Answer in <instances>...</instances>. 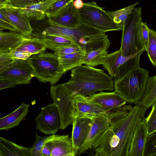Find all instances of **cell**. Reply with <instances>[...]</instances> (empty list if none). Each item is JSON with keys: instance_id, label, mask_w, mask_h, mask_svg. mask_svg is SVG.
<instances>
[{"instance_id": "1", "label": "cell", "mask_w": 156, "mask_h": 156, "mask_svg": "<svg viewBox=\"0 0 156 156\" xmlns=\"http://www.w3.org/2000/svg\"><path fill=\"white\" fill-rule=\"evenodd\" d=\"M147 109L139 105L112 120L110 126L94 144L95 156H128L135 129Z\"/></svg>"}, {"instance_id": "2", "label": "cell", "mask_w": 156, "mask_h": 156, "mask_svg": "<svg viewBox=\"0 0 156 156\" xmlns=\"http://www.w3.org/2000/svg\"><path fill=\"white\" fill-rule=\"evenodd\" d=\"M30 22L32 29L31 38H39L48 35L62 37L79 44L86 52L101 48L108 50L110 45L105 33L81 23L76 27L70 28L49 24L47 21L39 23L30 19Z\"/></svg>"}, {"instance_id": "3", "label": "cell", "mask_w": 156, "mask_h": 156, "mask_svg": "<svg viewBox=\"0 0 156 156\" xmlns=\"http://www.w3.org/2000/svg\"><path fill=\"white\" fill-rule=\"evenodd\" d=\"M71 78L62 85L74 94L90 95L98 91L114 90V81L103 70L86 65L72 69Z\"/></svg>"}, {"instance_id": "4", "label": "cell", "mask_w": 156, "mask_h": 156, "mask_svg": "<svg viewBox=\"0 0 156 156\" xmlns=\"http://www.w3.org/2000/svg\"><path fill=\"white\" fill-rule=\"evenodd\" d=\"M149 71L136 66L114 81L115 91L126 102L137 105L145 90Z\"/></svg>"}, {"instance_id": "5", "label": "cell", "mask_w": 156, "mask_h": 156, "mask_svg": "<svg viewBox=\"0 0 156 156\" xmlns=\"http://www.w3.org/2000/svg\"><path fill=\"white\" fill-rule=\"evenodd\" d=\"M36 78L40 82L55 84L65 73L61 69L58 56L54 53L43 52L32 55L27 60Z\"/></svg>"}, {"instance_id": "6", "label": "cell", "mask_w": 156, "mask_h": 156, "mask_svg": "<svg viewBox=\"0 0 156 156\" xmlns=\"http://www.w3.org/2000/svg\"><path fill=\"white\" fill-rule=\"evenodd\" d=\"M142 11L140 7H135L122 27L121 47V54L127 56L144 50L140 38Z\"/></svg>"}, {"instance_id": "7", "label": "cell", "mask_w": 156, "mask_h": 156, "mask_svg": "<svg viewBox=\"0 0 156 156\" xmlns=\"http://www.w3.org/2000/svg\"><path fill=\"white\" fill-rule=\"evenodd\" d=\"M80 23L105 33L121 30L122 27L115 23L107 11L94 2L84 3L80 9H76Z\"/></svg>"}, {"instance_id": "8", "label": "cell", "mask_w": 156, "mask_h": 156, "mask_svg": "<svg viewBox=\"0 0 156 156\" xmlns=\"http://www.w3.org/2000/svg\"><path fill=\"white\" fill-rule=\"evenodd\" d=\"M50 95L56 106L61 122V129L72 124L75 112L74 94L62 84L51 86Z\"/></svg>"}, {"instance_id": "9", "label": "cell", "mask_w": 156, "mask_h": 156, "mask_svg": "<svg viewBox=\"0 0 156 156\" xmlns=\"http://www.w3.org/2000/svg\"><path fill=\"white\" fill-rule=\"evenodd\" d=\"M141 51L129 56L122 55L120 49L108 54L102 64L113 81L121 77L131 69L140 66Z\"/></svg>"}, {"instance_id": "10", "label": "cell", "mask_w": 156, "mask_h": 156, "mask_svg": "<svg viewBox=\"0 0 156 156\" xmlns=\"http://www.w3.org/2000/svg\"><path fill=\"white\" fill-rule=\"evenodd\" d=\"M75 112L74 115L79 117L92 119L99 116H105L110 121L123 113L126 108L110 112L105 111L100 105L90 100L87 96L74 95Z\"/></svg>"}, {"instance_id": "11", "label": "cell", "mask_w": 156, "mask_h": 156, "mask_svg": "<svg viewBox=\"0 0 156 156\" xmlns=\"http://www.w3.org/2000/svg\"><path fill=\"white\" fill-rule=\"evenodd\" d=\"M35 121L37 129L46 135L55 134L61 129L60 115L56 105L53 103L42 107Z\"/></svg>"}, {"instance_id": "12", "label": "cell", "mask_w": 156, "mask_h": 156, "mask_svg": "<svg viewBox=\"0 0 156 156\" xmlns=\"http://www.w3.org/2000/svg\"><path fill=\"white\" fill-rule=\"evenodd\" d=\"M34 77L33 71L27 60L16 59L0 71V78L15 81L19 84L30 83Z\"/></svg>"}, {"instance_id": "13", "label": "cell", "mask_w": 156, "mask_h": 156, "mask_svg": "<svg viewBox=\"0 0 156 156\" xmlns=\"http://www.w3.org/2000/svg\"><path fill=\"white\" fill-rule=\"evenodd\" d=\"M91 119V126L85 141L78 152L79 155L88 150H91L94 144L110 126V120L105 116H95L93 117Z\"/></svg>"}, {"instance_id": "14", "label": "cell", "mask_w": 156, "mask_h": 156, "mask_svg": "<svg viewBox=\"0 0 156 156\" xmlns=\"http://www.w3.org/2000/svg\"><path fill=\"white\" fill-rule=\"evenodd\" d=\"M0 12L16 27L17 32L27 38H31L32 29L30 19L20 13L16 8L9 4L0 9Z\"/></svg>"}, {"instance_id": "15", "label": "cell", "mask_w": 156, "mask_h": 156, "mask_svg": "<svg viewBox=\"0 0 156 156\" xmlns=\"http://www.w3.org/2000/svg\"><path fill=\"white\" fill-rule=\"evenodd\" d=\"M92 123V119L89 118L74 116L72 123V135L70 138L76 155L86 140Z\"/></svg>"}, {"instance_id": "16", "label": "cell", "mask_w": 156, "mask_h": 156, "mask_svg": "<svg viewBox=\"0 0 156 156\" xmlns=\"http://www.w3.org/2000/svg\"><path fill=\"white\" fill-rule=\"evenodd\" d=\"M73 2L69 3L55 15L48 17L47 22L49 24L70 28L77 27L80 23Z\"/></svg>"}, {"instance_id": "17", "label": "cell", "mask_w": 156, "mask_h": 156, "mask_svg": "<svg viewBox=\"0 0 156 156\" xmlns=\"http://www.w3.org/2000/svg\"><path fill=\"white\" fill-rule=\"evenodd\" d=\"M88 97L91 101L101 105L106 112L122 109L127 106L126 105V102L115 91H100L98 93L89 95Z\"/></svg>"}, {"instance_id": "18", "label": "cell", "mask_w": 156, "mask_h": 156, "mask_svg": "<svg viewBox=\"0 0 156 156\" xmlns=\"http://www.w3.org/2000/svg\"><path fill=\"white\" fill-rule=\"evenodd\" d=\"M45 145L50 150L51 156H75L76 155L71 141L68 135L53 134Z\"/></svg>"}, {"instance_id": "19", "label": "cell", "mask_w": 156, "mask_h": 156, "mask_svg": "<svg viewBox=\"0 0 156 156\" xmlns=\"http://www.w3.org/2000/svg\"><path fill=\"white\" fill-rule=\"evenodd\" d=\"M144 117L136 125L133 135L128 156H144L148 134Z\"/></svg>"}, {"instance_id": "20", "label": "cell", "mask_w": 156, "mask_h": 156, "mask_svg": "<svg viewBox=\"0 0 156 156\" xmlns=\"http://www.w3.org/2000/svg\"><path fill=\"white\" fill-rule=\"evenodd\" d=\"M30 105L22 102L15 110L0 118V130H8L19 126L29 112Z\"/></svg>"}, {"instance_id": "21", "label": "cell", "mask_w": 156, "mask_h": 156, "mask_svg": "<svg viewBox=\"0 0 156 156\" xmlns=\"http://www.w3.org/2000/svg\"><path fill=\"white\" fill-rule=\"evenodd\" d=\"M58 0H43L39 3L21 8H16L19 12L30 19L36 21L44 20L47 9Z\"/></svg>"}, {"instance_id": "22", "label": "cell", "mask_w": 156, "mask_h": 156, "mask_svg": "<svg viewBox=\"0 0 156 156\" xmlns=\"http://www.w3.org/2000/svg\"><path fill=\"white\" fill-rule=\"evenodd\" d=\"M27 38L16 32L0 31V51L10 53Z\"/></svg>"}, {"instance_id": "23", "label": "cell", "mask_w": 156, "mask_h": 156, "mask_svg": "<svg viewBox=\"0 0 156 156\" xmlns=\"http://www.w3.org/2000/svg\"><path fill=\"white\" fill-rule=\"evenodd\" d=\"M31 156V148L19 145L0 136V156Z\"/></svg>"}, {"instance_id": "24", "label": "cell", "mask_w": 156, "mask_h": 156, "mask_svg": "<svg viewBox=\"0 0 156 156\" xmlns=\"http://www.w3.org/2000/svg\"><path fill=\"white\" fill-rule=\"evenodd\" d=\"M86 52L82 49L78 51L64 55L58 56L60 66L65 73L83 65L82 61Z\"/></svg>"}, {"instance_id": "25", "label": "cell", "mask_w": 156, "mask_h": 156, "mask_svg": "<svg viewBox=\"0 0 156 156\" xmlns=\"http://www.w3.org/2000/svg\"><path fill=\"white\" fill-rule=\"evenodd\" d=\"M156 104V76H149L142 98L137 104L147 109Z\"/></svg>"}, {"instance_id": "26", "label": "cell", "mask_w": 156, "mask_h": 156, "mask_svg": "<svg viewBox=\"0 0 156 156\" xmlns=\"http://www.w3.org/2000/svg\"><path fill=\"white\" fill-rule=\"evenodd\" d=\"M46 48V45L40 38H28L15 50L20 51L32 55L44 52Z\"/></svg>"}, {"instance_id": "27", "label": "cell", "mask_w": 156, "mask_h": 156, "mask_svg": "<svg viewBox=\"0 0 156 156\" xmlns=\"http://www.w3.org/2000/svg\"><path fill=\"white\" fill-rule=\"evenodd\" d=\"M108 54L107 50L102 48L87 52L84 55L82 64L93 67L102 65Z\"/></svg>"}, {"instance_id": "28", "label": "cell", "mask_w": 156, "mask_h": 156, "mask_svg": "<svg viewBox=\"0 0 156 156\" xmlns=\"http://www.w3.org/2000/svg\"><path fill=\"white\" fill-rule=\"evenodd\" d=\"M39 38L45 44L47 48L54 52L63 47L74 43L70 39L55 35H46Z\"/></svg>"}, {"instance_id": "29", "label": "cell", "mask_w": 156, "mask_h": 156, "mask_svg": "<svg viewBox=\"0 0 156 156\" xmlns=\"http://www.w3.org/2000/svg\"><path fill=\"white\" fill-rule=\"evenodd\" d=\"M139 3V2H136L119 10L112 11H107V12L115 23L122 28L123 24L129 15L136 6Z\"/></svg>"}, {"instance_id": "30", "label": "cell", "mask_w": 156, "mask_h": 156, "mask_svg": "<svg viewBox=\"0 0 156 156\" xmlns=\"http://www.w3.org/2000/svg\"><path fill=\"white\" fill-rule=\"evenodd\" d=\"M149 39L146 51L152 64L155 67L156 65V32L149 29Z\"/></svg>"}, {"instance_id": "31", "label": "cell", "mask_w": 156, "mask_h": 156, "mask_svg": "<svg viewBox=\"0 0 156 156\" xmlns=\"http://www.w3.org/2000/svg\"><path fill=\"white\" fill-rule=\"evenodd\" d=\"M36 140L31 147V156H42L41 150L47 141L53 136L52 135L48 136H41L35 133Z\"/></svg>"}, {"instance_id": "32", "label": "cell", "mask_w": 156, "mask_h": 156, "mask_svg": "<svg viewBox=\"0 0 156 156\" xmlns=\"http://www.w3.org/2000/svg\"><path fill=\"white\" fill-rule=\"evenodd\" d=\"M74 0H58L53 3L47 10L45 14L48 18L55 15Z\"/></svg>"}, {"instance_id": "33", "label": "cell", "mask_w": 156, "mask_h": 156, "mask_svg": "<svg viewBox=\"0 0 156 156\" xmlns=\"http://www.w3.org/2000/svg\"><path fill=\"white\" fill-rule=\"evenodd\" d=\"M145 122L148 135L156 132V104L152 106L151 110Z\"/></svg>"}, {"instance_id": "34", "label": "cell", "mask_w": 156, "mask_h": 156, "mask_svg": "<svg viewBox=\"0 0 156 156\" xmlns=\"http://www.w3.org/2000/svg\"><path fill=\"white\" fill-rule=\"evenodd\" d=\"M156 132L148 136L144 156H156Z\"/></svg>"}, {"instance_id": "35", "label": "cell", "mask_w": 156, "mask_h": 156, "mask_svg": "<svg viewBox=\"0 0 156 156\" xmlns=\"http://www.w3.org/2000/svg\"><path fill=\"white\" fill-rule=\"evenodd\" d=\"M82 49H83L80 45L76 43H73L60 48L54 51V53L58 56H60L74 53Z\"/></svg>"}, {"instance_id": "36", "label": "cell", "mask_w": 156, "mask_h": 156, "mask_svg": "<svg viewBox=\"0 0 156 156\" xmlns=\"http://www.w3.org/2000/svg\"><path fill=\"white\" fill-rule=\"evenodd\" d=\"M43 0H8V3L13 7L21 8L39 3Z\"/></svg>"}, {"instance_id": "37", "label": "cell", "mask_w": 156, "mask_h": 156, "mask_svg": "<svg viewBox=\"0 0 156 156\" xmlns=\"http://www.w3.org/2000/svg\"><path fill=\"white\" fill-rule=\"evenodd\" d=\"M149 29L147 23L142 22L141 24L140 38L144 51H147L149 39Z\"/></svg>"}, {"instance_id": "38", "label": "cell", "mask_w": 156, "mask_h": 156, "mask_svg": "<svg viewBox=\"0 0 156 156\" xmlns=\"http://www.w3.org/2000/svg\"><path fill=\"white\" fill-rule=\"evenodd\" d=\"M16 59L9 53L0 51V71L9 65Z\"/></svg>"}, {"instance_id": "39", "label": "cell", "mask_w": 156, "mask_h": 156, "mask_svg": "<svg viewBox=\"0 0 156 156\" xmlns=\"http://www.w3.org/2000/svg\"><path fill=\"white\" fill-rule=\"evenodd\" d=\"M9 53L13 58L18 60H27L32 55L23 51L16 50Z\"/></svg>"}, {"instance_id": "40", "label": "cell", "mask_w": 156, "mask_h": 156, "mask_svg": "<svg viewBox=\"0 0 156 156\" xmlns=\"http://www.w3.org/2000/svg\"><path fill=\"white\" fill-rule=\"evenodd\" d=\"M18 85L19 84L15 81L0 78V90L13 87Z\"/></svg>"}, {"instance_id": "41", "label": "cell", "mask_w": 156, "mask_h": 156, "mask_svg": "<svg viewBox=\"0 0 156 156\" xmlns=\"http://www.w3.org/2000/svg\"><path fill=\"white\" fill-rule=\"evenodd\" d=\"M0 26L12 31L17 32L16 27L11 23L4 20L0 19Z\"/></svg>"}, {"instance_id": "42", "label": "cell", "mask_w": 156, "mask_h": 156, "mask_svg": "<svg viewBox=\"0 0 156 156\" xmlns=\"http://www.w3.org/2000/svg\"><path fill=\"white\" fill-rule=\"evenodd\" d=\"M73 4L76 9H79L83 7L84 3L82 0H75L73 1Z\"/></svg>"}, {"instance_id": "43", "label": "cell", "mask_w": 156, "mask_h": 156, "mask_svg": "<svg viewBox=\"0 0 156 156\" xmlns=\"http://www.w3.org/2000/svg\"><path fill=\"white\" fill-rule=\"evenodd\" d=\"M41 153L42 156H51V152L50 150L45 145L42 148Z\"/></svg>"}, {"instance_id": "44", "label": "cell", "mask_w": 156, "mask_h": 156, "mask_svg": "<svg viewBox=\"0 0 156 156\" xmlns=\"http://www.w3.org/2000/svg\"><path fill=\"white\" fill-rule=\"evenodd\" d=\"M8 0H0V9L5 7L8 5Z\"/></svg>"}, {"instance_id": "45", "label": "cell", "mask_w": 156, "mask_h": 156, "mask_svg": "<svg viewBox=\"0 0 156 156\" xmlns=\"http://www.w3.org/2000/svg\"><path fill=\"white\" fill-rule=\"evenodd\" d=\"M6 29L5 28L0 26V31H2Z\"/></svg>"}]
</instances>
